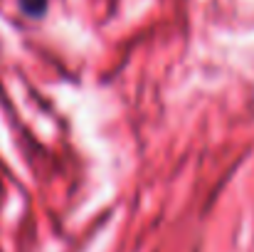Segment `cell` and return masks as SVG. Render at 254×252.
Here are the masks:
<instances>
[{
  "label": "cell",
  "instance_id": "obj_1",
  "mask_svg": "<svg viewBox=\"0 0 254 252\" xmlns=\"http://www.w3.org/2000/svg\"><path fill=\"white\" fill-rule=\"evenodd\" d=\"M20 7L30 17H42L47 12V0H20Z\"/></svg>",
  "mask_w": 254,
  "mask_h": 252
}]
</instances>
